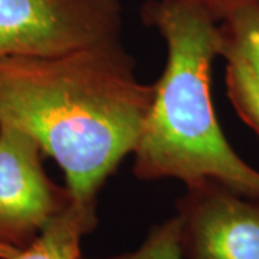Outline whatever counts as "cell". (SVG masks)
<instances>
[{"label": "cell", "mask_w": 259, "mask_h": 259, "mask_svg": "<svg viewBox=\"0 0 259 259\" xmlns=\"http://www.w3.org/2000/svg\"><path fill=\"white\" fill-rule=\"evenodd\" d=\"M120 40L0 59V125L26 133L64 171L74 202L97 197L133 154L154 98Z\"/></svg>", "instance_id": "1"}, {"label": "cell", "mask_w": 259, "mask_h": 259, "mask_svg": "<svg viewBox=\"0 0 259 259\" xmlns=\"http://www.w3.org/2000/svg\"><path fill=\"white\" fill-rule=\"evenodd\" d=\"M141 19L167 49L163 74L133 151L140 180H216L238 193L259 196V171L243 161L214 114L210 72L219 56V22L186 0H148Z\"/></svg>", "instance_id": "2"}, {"label": "cell", "mask_w": 259, "mask_h": 259, "mask_svg": "<svg viewBox=\"0 0 259 259\" xmlns=\"http://www.w3.org/2000/svg\"><path fill=\"white\" fill-rule=\"evenodd\" d=\"M118 0H0V59L74 52L120 40Z\"/></svg>", "instance_id": "3"}, {"label": "cell", "mask_w": 259, "mask_h": 259, "mask_svg": "<svg viewBox=\"0 0 259 259\" xmlns=\"http://www.w3.org/2000/svg\"><path fill=\"white\" fill-rule=\"evenodd\" d=\"M175 209L182 259H259V196L204 180L186 186Z\"/></svg>", "instance_id": "4"}, {"label": "cell", "mask_w": 259, "mask_h": 259, "mask_svg": "<svg viewBox=\"0 0 259 259\" xmlns=\"http://www.w3.org/2000/svg\"><path fill=\"white\" fill-rule=\"evenodd\" d=\"M39 144L12 125H0V243L23 249L74 202L66 186L48 176Z\"/></svg>", "instance_id": "5"}, {"label": "cell", "mask_w": 259, "mask_h": 259, "mask_svg": "<svg viewBox=\"0 0 259 259\" xmlns=\"http://www.w3.org/2000/svg\"><path fill=\"white\" fill-rule=\"evenodd\" d=\"M97 223V206L72 202L48 223L30 245L0 259H85L81 243Z\"/></svg>", "instance_id": "6"}, {"label": "cell", "mask_w": 259, "mask_h": 259, "mask_svg": "<svg viewBox=\"0 0 259 259\" xmlns=\"http://www.w3.org/2000/svg\"><path fill=\"white\" fill-rule=\"evenodd\" d=\"M219 56L242 61L259 75V0L243 5L219 22Z\"/></svg>", "instance_id": "7"}, {"label": "cell", "mask_w": 259, "mask_h": 259, "mask_svg": "<svg viewBox=\"0 0 259 259\" xmlns=\"http://www.w3.org/2000/svg\"><path fill=\"white\" fill-rule=\"evenodd\" d=\"M225 82L235 111L259 136V75L242 61H226Z\"/></svg>", "instance_id": "8"}, {"label": "cell", "mask_w": 259, "mask_h": 259, "mask_svg": "<svg viewBox=\"0 0 259 259\" xmlns=\"http://www.w3.org/2000/svg\"><path fill=\"white\" fill-rule=\"evenodd\" d=\"M104 259H182L176 214L150 228L137 249Z\"/></svg>", "instance_id": "9"}, {"label": "cell", "mask_w": 259, "mask_h": 259, "mask_svg": "<svg viewBox=\"0 0 259 259\" xmlns=\"http://www.w3.org/2000/svg\"><path fill=\"white\" fill-rule=\"evenodd\" d=\"M199 5L204 9L216 22H222L226 16H229L233 10L241 8L243 5L253 2V0H186Z\"/></svg>", "instance_id": "10"}, {"label": "cell", "mask_w": 259, "mask_h": 259, "mask_svg": "<svg viewBox=\"0 0 259 259\" xmlns=\"http://www.w3.org/2000/svg\"><path fill=\"white\" fill-rule=\"evenodd\" d=\"M19 249H13V248H9L6 245H2L0 243V258H6V256H10L13 253H16Z\"/></svg>", "instance_id": "11"}]
</instances>
